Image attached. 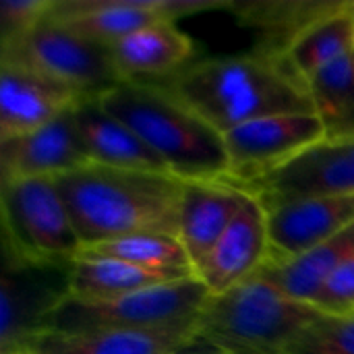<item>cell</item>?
<instances>
[{
    "mask_svg": "<svg viewBox=\"0 0 354 354\" xmlns=\"http://www.w3.org/2000/svg\"><path fill=\"white\" fill-rule=\"evenodd\" d=\"M191 108L220 135L272 114H315L307 81L290 58L251 50L241 56L193 60L149 81Z\"/></svg>",
    "mask_w": 354,
    "mask_h": 354,
    "instance_id": "1",
    "label": "cell"
},
{
    "mask_svg": "<svg viewBox=\"0 0 354 354\" xmlns=\"http://www.w3.org/2000/svg\"><path fill=\"white\" fill-rule=\"evenodd\" d=\"M83 247L135 234L178 239L185 180L89 164L54 178Z\"/></svg>",
    "mask_w": 354,
    "mask_h": 354,
    "instance_id": "2",
    "label": "cell"
},
{
    "mask_svg": "<svg viewBox=\"0 0 354 354\" xmlns=\"http://www.w3.org/2000/svg\"><path fill=\"white\" fill-rule=\"evenodd\" d=\"M97 100L129 124L178 180H226L228 158L222 135L158 85L122 81Z\"/></svg>",
    "mask_w": 354,
    "mask_h": 354,
    "instance_id": "3",
    "label": "cell"
},
{
    "mask_svg": "<svg viewBox=\"0 0 354 354\" xmlns=\"http://www.w3.org/2000/svg\"><path fill=\"white\" fill-rule=\"evenodd\" d=\"M322 315L255 274L222 295H209L195 334L226 354H284Z\"/></svg>",
    "mask_w": 354,
    "mask_h": 354,
    "instance_id": "4",
    "label": "cell"
},
{
    "mask_svg": "<svg viewBox=\"0 0 354 354\" xmlns=\"http://www.w3.org/2000/svg\"><path fill=\"white\" fill-rule=\"evenodd\" d=\"M2 253L44 263H75L81 241L54 178L0 183Z\"/></svg>",
    "mask_w": 354,
    "mask_h": 354,
    "instance_id": "5",
    "label": "cell"
},
{
    "mask_svg": "<svg viewBox=\"0 0 354 354\" xmlns=\"http://www.w3.org/2000/svg\"><path fill=\"white\" fill-rule=\"evenodd\" d=\"M207 299H209V290L197 276L172 284L139 290L112 301L83 303L77 299H68L54 313L50 322V330L156 332V330L195 326L199 311L203 309Z\"/></svg>",
    "mask_w": 354,
    "mask_h": 354,
    "instance_id": "6",
    "label": "cell"
},
{
    "mask_svg": "<svg viewBox=\"0 0 354 354\" xmlns=\"http://www.w3.org/2000/svg\"><path fill=\"white\" fill-rule=\"evenodd\" d=\"M0 62L41 75L81 97H97L122 83L104 46L75 35L50 17L27 33L0 41Z\"/></svg>",
    "mask_w": 354,
    "mask_h": 354,
    "instance_id": "7",
    "label": "cell"
},
{
    "mask_svg": "<svg viewBox=\"0 0 354 354\" xmlns=\"http://www.w3.org/2000/svg\"><path fill=\"white\" fill-rule=\"evenodd\" d=\"M73 263H44L2 253L0 354L27 353L50 330L54 313L71 299Z\"/></svg>",
    "mask_w": 354,
    "mask_h": 354,
    "instance_id": "8",
    "label": "cell"
},
{
    "mask_svg": "<svg viewBox=\"0 0 354 354\" xmlns=\"http://www.w3.org/2000/svg\"><path fill=\"white\" fill-rule=\"evenodd\" d=\"M222 139L228 158L224 183L241 189L270 176L324 141L326 127L317 114H272L239 124Z\"/></svg>",
    "mask_w": 354,
    "mask_h": 354,
    "instance_id": "9",
    "label": "cell"
},
{
    "mask_svg": "<svg viewBox=\"0 0 354 354\" xmlns=\"http://www.w3.org/2000/svg\"><path fill=\"white\" fill-rule=\"evenodd\" d=\"M232 0H54L50 19L75 35L108 48L110 44L160 21L230 8Z\"/></svg>",
    "mask_w": 354,
    "mask_h": 354,
    "instance_id": "10",
    "label": "cell"
},
{
    "mask_svg": "<svg viewBox=\"0 0 354 354\" xmlns=\"http://www.w3.org/2000/svg\"><path fill=\"white\" fill-rule=\"evenodd\" d=\"M241 191L255 197L263 209L303 197L354 195V139H324L270 176L241 187Z\"/></svg>",
    "mask_w": 354,
    "mask_h": 354,
    "instance_id": "11",
    "label": "cell"
},
{
    "mask_svg": "<svg viewBox=\"0 0 354 354\" xmlns=\"http://www.w3.org/2000/svg\"><path fill=\"white\" fill-rule=\"evenodd\" d=\"M89 164L73 108L31 133L0 139V183L56 178Z\"/></svg>",
    "mask_w": 354,
    "mask_h": 354,
    "instance_id": "12",
    "label": "cell"
},
{
    "mask_svg": "<svg viewBox=\"0 0 354 354\" xmlns=\"http://www.w3.org/2000/svg\"><path fill=\"white\" fill-rule=\"evenodd\" d=\"M270 255L266 261L299 257L354 224V195L303 197L266 209Z\"/></svg>",
    "mask_w": 354,
    "mask_h": 354,
    "instance_id": "13",
    "label": "cell"
},
{
    "mask_svg": "<svg viewBox=\"0 0 354 354\" xmlns=\"http://www.w3.org/2000/svg\"><path fill=\"white\" fill-rule=\"evenodd\" d=\"M270 255L268 214L263 205L245 193V201L228 230L195 270L209 295H222L255 276Z\"/></svg>",
    "mask_w": 354,
    "mask_h": 354,
    "instance_id": "14",
    "label": "cell"
},
{
    "mask_svg": "<svg viewBox=\"0 0 354 354\" xmlns=\"http://www.w3.org/2000/svg\"><path fill=\"white\" fill-rule=\"evenodd\" d=\"M353 0H232L239 23L255 31L253 50L288 58L292 46L319 21L344 10Z\"/></svg>",
    "mask_w": 354,
    "mask_h": 354,
    "instance_id": "15",
    "label": "cell"
},
{
    "mask_svg": "<svg viewBox=\"0 0 354 354\" xmlns=\"http://www.w3.org/2000/svg\"><path fill=\"white\" fill-rule=\"evenodd\" d=\"M81 100L64 85L17 64L0 62V139L31 133Z\"/></svg>",
    "mask_w": 354,
    "mask_h": 354,
    "instance_id": "16",
    "label": "cell"
},
{
    "mask_svg": "<svg viewBox=\"0 0 354 354\" xmlns=\"http://www.w3.org/2000/svg\"><path fill=\"white\" fill-rule=\"evenodd\" d=\"M73 116L91 164L170 174L160 156L129 124L112 116L97 97H83L73 108Z\"/></svg>",
    "mask_w": 354,
    "mask_h": 354,
    "instance_id": "17",
    "label": "cell"
},
{
    "mask_svg": "<svg viewBox=\"0 0 354 354\" xmlns=\"http://www.w3.org/2000/svg\"><path fill=\"white\" fill-rule=\"evenodd\" d=\"M108 56L120 81L149 83L180 71L195 60L193 39L174 21L147 25L108 48Z\"/></svg>",
    "mask_w": 354,
    "mask_h": 354,
    "instance_id": "18",
    "label": "cell"
},
{
    "mask_svg": "<svg viewBox=\"0 0 354 354\" xmlns=\"http://www.w3.org/2000/svg\"><path fill=\"white\" fill-rule=\"evenodd\" d=\"M245 193L224 180L185 183L178 216V241L197 270L241 212Z\"/></svg>",
    "mask_w": 354,
    "mask_h": 354,
    "instance_id": "19",
    "label": "cell"
},
{
    "mask_svg": "<svg viewBox=\"0 0 354 354\" xmlns=\"http://www.w3.org/2000/svg\"><path fill=\"white\" fill-rule=\"evenodd\" d=\"M195 326H183L156 332L129 330H83L58 332L50 330L37 336L31 354H170L195 336Z\"/></svg>",
    "mask_w": 354,
    "mask_h": 354,
    "instance_id": "20",
    "label": "cell"
},
{
    "mask_svg": "<svg viewBox=\"0 0 354 354\" xmlns=\"http://www.w3.org/2000/svg\"><path fill=\"white\" fill-rule=\"evenodd\" d=\"M351 253H354V224L299 257L266 261L257 276L272 282L286 297L313 305L330 276Z\"/></svg>",
    "mask_w": 354,
    "mask_h": 354,
    "instance_id": "21",
    "label": "cell"
},
{
    "mask_svg": "<svg viewBox=\"0 0 354 354\" xmlns=\"http://www.w3.org/2000/svg\"><path fill=\"white\" fill-rule=\"evenodd\" d=\"M193 278V276H189ZM185 280V276L160 274L145 268H137L118 259L106 257H79L73 263L71 299L83 303H100L120 299L139 290L156 288Z\"/></svg>",
    "mask_w": 354,
    "mask_h": 354,
    "instance_id": "22",
    "label": "cell"
},
{
    "mask_svg": "<svg viewBox=\"0 0 354 354\" xmlns=\"http://www.w3.org/2000/svg\"><path fill=\"white\" fill-rule=\"evenodd\" d=\"M315 114L326 127V139H354V52L307 79Z\"/></svg>",
    "mask_w": 354,
    "mask_h": 354,
    "instance_id": "23",
    "label": "cell"
},
{
    "mask_svg": "<svg viewBox=\"0 0 354 354\" xmlns=\"http://www.w3.org/2000/svg\"><path fill=\"white\" fill-rule=\"evenodd\" d=\"M79 257H106L160 274H172L185 278L195 276V270L191 266V259L183 243L176 236H168V234L122 236L116 241L83 247Z\"/></svg>",
    "mask_w": 354,
    "mask_h": 354,
    "instance_id": "24",
    "label": "cell"
},
{
    "mask_svg": "<svg viewBox=\"0 0 354 354\" xmlns=\"http://www.w3.org/2000/svg\"><path fill=\"white\" fill-rule=\"evenodd\" d=\"M354 52V0L340 12L313 25L288 52L292 66L307 81L319 68Z\"/></svg>",
    "mask_w": 354,
    "mask_h": 354,
    "instance_id": "25",
    "label": "cell"
},
{
    "mask_svg": "<svg viewBox=\"0 0 354 354\" xmlns=\"http://www.w3.org/2000/svg\"><path fill=\"white\" fill-rule=\"evenodd\" d=\"M284 354H354V311L342 315L324 313Z\"/></svg>",
    "mask_w": 354,
    "mask_h": 354,
    "instance_id": "26",
    "label": "cell"
},
{
    "mask_svg": "<svg viewBox=\"0 0 354 354\" xmlns=\"http://www.w3.org/2000/svg\"><path fill=\"white\" fill-rule=\"evenodd\" d=\"M54 0H0V41L27 33L41 23Z\"/></svg>",
    "mask_w": 354,
    "mask_h": 354,
    "instance_id": "27",
    "label": "cell"
},
{
    "mask_svg": "<svg viewBox=\"0 0 354 354\" xmlns=\"http://www.w3.org/2000/svg\"><path fill=\"white\" fill-rule=\"evenodd\" d=\"M313 307L328 315H342L354 311V253H351L330 276Z\"/></svg>",
    "mask_w": 354,
    "mask_h": 354,
    "instance_id": "28",
    "label": "cell"
},
{
    "mask_svg": "<svg viewBox=\"0 0 354 354\" xmlns=\"http://www.w3.org/2000/svg\"><path fill=\"white\" fill-rule=\"evenodd\" d=\"M170 354H226L222 348H218V346H214L212 342H207V340H203V338H199L197 334L191 338V340H187L185 344H180L176 351H172Z\"/></svg>",
    "mask_w": 354,
    "mask_h": 354,
    "instance_id": "29",
    "label": "cell"
},
{
    "mask_svg": "<svg viewBox=\"0 0 354 354\" xmlns=\"http://www.w3.org/2000/svg\"><path fill=\"white\" fill-rule=\"evenodd\" d=\"M19 354H31V353H19Z\"/></svg>",
    "mask_w": 354,
    "mask_h": 354,
    "instance_id": "30",
    "label": "cell"
}]
</instances>
